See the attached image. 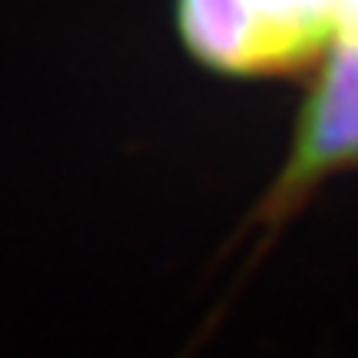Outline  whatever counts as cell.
I'll list each match as a JSON object with an SVG mask.
<instances>
[{
    "instance_id": "obj_1",
    "label": "cell",
    "mask_w": 358,
    "mask_h": 358,
    "mask_svg": "<svg viewBox=\"0 0 358 358\" xmlns=\"http://www.w3.org/2000/svg\"><path fill=\"white\" fill-rule=\"evenodd\" d=\"M176 17L192 57L245 77L306 64L338 34L332 10H306L282 0H179Z\"/></svg>"
},
{
    "instance_id": "obj_2",
    "label": "cell",
    "mask_w": 358,
    "mask_h": 358,
    "mask_svg": "<svg viewBox=\"0 0 358 358\" xmlns=\"http://www.w3.org/2000/svg\"><path fill=\"white\" fill-rule=\"evenodd\" d=\"M358 159V37H338L306 103L289 169L279 192L289 196L322 173Z\"/></svg>"
}]
</instances>
